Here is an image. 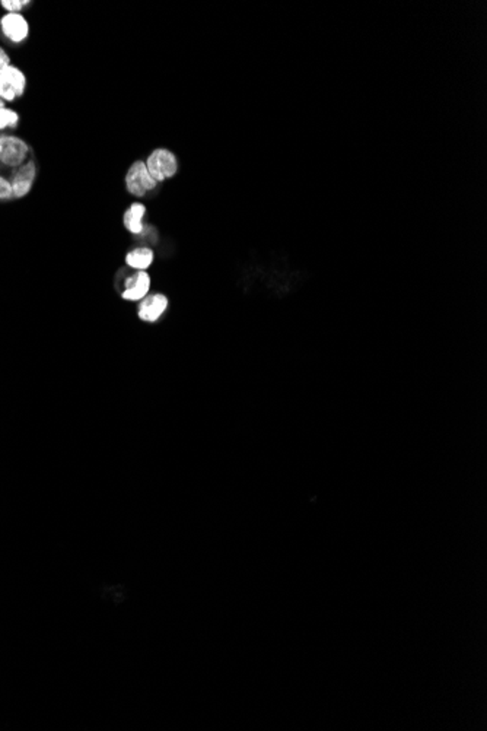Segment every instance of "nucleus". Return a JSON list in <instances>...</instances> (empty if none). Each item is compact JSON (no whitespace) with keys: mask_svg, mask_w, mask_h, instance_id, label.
I'll use <instances>...</instances> for the list:
<instances>
[{"mask_svg":"<svg viewBox=\"0 0 487 731\" xmlns=\"http://www.w3.org/2000/svg\"><path fill=\"white\" fill-rule=\"evenodd\" d=\"M33 146L15 133H0V203L27 198L38 177Z\"/></svg>","mask_w":487,"mask_h":731,"instance_id":"f257e3e1","label":"nucleus"},{"mask_svg":"<svg viewBox=\"0 0 487 731\" xmlns=\"http://www.w3.org/2000/svg\"><path fill=\"white\" fill-rule=\"evenodd\" d=\"M152 178L159 184L173 178L178 173V159L174 152L166 148L154 149L144 161Z\"/></svg>","mask_w":487,"mask_h":731,"instance_id":"f03ea898","label":"nucleus"},{"mask_svg":"<svg viewBox=\"0 0 487 731\" xmlns=\"http://www.w3.org/2000/svg\"><path fill=\"white\" fill-rule=\"evenodd\" d=\"M27 75L18 66L9 64L0 70V100L15 103L27 92Z\"/></svg>","mask_w":487,"mask_h":731,"instance_id":"7ed1b4c3","label":"nucleus"},{"mask_svg":"<svg viewBox=\"0 0 487 731\" xmlns=\"http://www.w3.org/2000/svg\"><path fill=\"white\" fill-rule=\"evenodd\" d=\"M125 186L129 194H132L133 198L142 199L148 196L154 190H156L158 183L149 174L144 161L137 159L127 169V173L125 176Z\"/></svg>","mask_w":487,"mask_h":731,"instance_id":"20e7f679","label":"nucleus"},{"mask_svg":"<svg viewBox=\"0 0 487 731\" xmlns=\"http://www.w3.org/2000/svg\"><path fill=\"white\" fill-rule=\"evenodd\" d=\"M0 35L11 45L23 44L30 37V22L23 13H5L0 16Z\"/></svg>","mask_w":487,"mask_h":731,"instance_id":"39448f33","label":"nucleus"},{"mask_svg":"<svg viewBox=\"0 0 487 731\" xmlns=\"http://www.w3.org/2000/svg\"><path fill=\"white\" fill-rule=\"evenodd\" d=\"M151 283L152 279L148 272L133 271L130 275H125L123 280L118 283L121 290V298L130 302L142 301L144 297L149 295Z\"/></svg>","mask_w":487,"mask_h":731,"instance_id":"423d86ee","label":"nucleus"},{"mask_svg":"<svg viewBox=\"0 0 487 731\" xmlns=\"http://www.w3.org/2000/svg\"><path fill=\"white\" fill-rule=\"evenodd\" d=\"M168 308V298L164 294H149L144 297L139 307H137V315L142 322L146 323H155L158 322L164 312Z\"/></svg>","mask_w":487,"mask_h":731,"instance_id":"0eeeda50","label":"nucleus"},{"mask_svg":"<svg viewBox=\"0 0 487 731\" xmlns=\"http://www.w3.org/2000/svg\"><path fill=\"white\" fill-rule=\"evenodd\" d=\"M144 216H146V206L140 202L132 203L123 216V222H125L126 230L133 235H142L146 228Z\"/></svg>","mask_w":487,"mask_h":731,"instance_id":"6e6552de","label":"nucleus"},{"mask_svg":"<svg viewBox=\"0 0 487 731\" xmlns=\"http://www.w3.org/2000/svg\"><path fill=\"white\" fill-rule=\"evenodd\" d=\"M155 260L154 250L149 247H136L126 254V266L133 271L149 269Z\"/></svg>","mask_w":487,"mask_h":731,"instance_id":"1a4fd4ad","label":"nucleus"},{"mask_svg":"<svg viewBox=\"0 0 487 731\" xmlns=\"http://www.w3.org/2000/svg\"><path fill=\"white\" fill-rule=\"evenodd\" d=\"M21 121V115L16 110L11 107H4L0 110V133H12L18 129Z\"/></svg>","mask_w":487,"mask_h":731,"instance_id":"9d476101","label":"nucleus"},{"mask_svg":"<svg viewBox=\"0 0 487 731\" xmlns=\"http://www.w3.org/2000/svg\"><path fill=\"white\" fill-rule=\"evenodd\" d=\"M30 5V0H2L0 2V8L6 13H22V11L27 9Z\"/></svg>","mask_w":487,"mask_h":731,"instance_id":"9b49d317","label":"nucleus"},{"mask_svg":"<svg viewBox=\"0 0 487 731\" xmlns=\"http://www.w3.org/2000/svg\"><path fill=\"white\" fill-rule=\"evenodd\" d=\"M9 64H12V59H11L9 53L5 50V48L0 45V70L5 69Z\"/></svg>","mask_w":487,"mask_h":731,"instance_id":"f8f14e48","label":"nucleus"},{"mask_svg":"<svg viewBox=\"0 0 487 731\" xmlns=\"http://www.w3.org/2000/svg\"><path fill=\"white\" fill-rule=\"evenodd\" d=\"M4 107H6V103L4 100H0V110H2Z\"/></svg>","mask_w":487,"mask_h":731,"instance_id":"ddd939ff","label":"nucleus"}]
</instances>
